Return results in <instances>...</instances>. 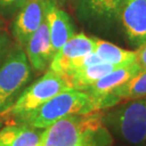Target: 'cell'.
Returning <instances> with one entry per match:
<instances>
[{"label": "cell", "instance_id": "cell-1", "mask_svg": "<svg viewBox=\"0 0 146 146\" xmlns=\"http://www.w3.org/2000/svg\"><path fill=\"white\" fill-rule=\"evenodd\" d=\"M96 111L100 110L88 92L70 89L59 93L38 108L17 117L11 124H26L38 129H46L64 117Z\"/></svg>", "mask_w": 146, "mask_h": 146}, {"label": "cell", "instance_id": "cell-2", "mask_svg": "<svg viewBox=\"0 0 146 146\" xmlns=\"http://www.w3.org/2000/svg\"><path fill=\"white\" fill-rule=\"evenodd\" d=\"M103 123L127 143H143L146 141V96L129 100L104 113Z\"/></svg>", "mask_w": 146, "mask_h": 146}, {"label": "cell", "instance_id": "cell-3", "mask_svg": "<svg viewBox=\"0 0 146 146\" xmlns=\"http://www.w3.org/2000/svg\"><path fill=\"white\" fill-rule=\"evenodd\" d=\"M73 89L65 75L48 70L42 77L26 87L10 108L0 114L5 121L14 119L38 108L54 96L66 90Z\"/></svg>", "mask_w": 146, "mask_h": 146}, {"label": "cell", "instance_id": "cell-4", "mask_svg": "<svg viewBox=\"0 0 146 146\" xmlns=\"http://www.w3.org/2000/svg\"><path fill=\"white\" fill-rule=\"evenodd\" d=\"M102 111L69 115L58 119L43 132L39 146H81L89 131L103 125Z\"/></svg>", "mask_w": 146, "mask_h": 146}, {"label": "cell", "instance_id": "cell-5", "mask_svg": "<svg viewBox=\"0 0 146 146\" xmlns=\"http://www.w3.org/2000/svg\"><path fill=\"white\" fill-rule=\"evenodd\" d=\"M31 75V66L22 46L11 48L0 66V114L13 106Z\"/></svg>", "mask_w": 146, "mask_h": 146}, {"label": "cell", "instance_id": "cell-6", "mask_svg": "<svg viewBox=\"0 0 146 146\" xmlns=\"http://www.w3.org/2000/svg\"><path fill=\"white\" fill-rule=\"evenodd\" d=\"M46 0H30L19 10L14 19L13 34L21 46H25L45 21Z\"/></svg>", "mask_w": 146, "mask_h": 146}, {"label": "cell", "instance_id": "cell-7", "mask_svg": "<svg viewBox=\"0 0 146 146\" xmlns=\"http://www.w3.org/2000/svg\"><path fill=\"white\" fill-rule=\"evenodd\" d=\"M122 26L127 37L137 46L146 43V0H121Z\"/></svg>", "mask_w": 146, "mask_h": 146}, {"label": "cell", "instance_id": "cell-8", "mask_svg": "<svg viewBox=\"0 0 146 146\" xmlns=\"http://www.w3.org/2000/svg\"><path fill=\"white\" fill-rule=\"evenodd\" d=\"M95 38H90L84 33L74 34L56 53L54 54L48 69L65 75L73 60L94 52Z\"/></svg>", "mask_w": 146, "mask_h": 146}, {"label": "cell", "instance_id": "cell-9", "mask_svg": "<svg viewBox=\"0 0 146 146\" xmlns=\"http://www.w3.org/2000/svg\"><path fill=\"white\" fill-rule=\"evenodd\" d=\"M45 22L49 31L54 53H56L74 35L72 21L68 14L58 8L52 0H46Z\"/></svg>", "mask_w": 146, "mask_h": 146}, {"label": "cell", "instance_id": "cell-10", "mask_svg": "<svg viewBox=\"0 0 146 146\" xmlns=\"http://www.w3.org/2000/svg\"><path fill=\"white\" fill-rule=\"evenodd\" d=\"M25 46V52L31 68L36 71L45 70L55 54L48 26L45 21L31 37Z\"/></svg>", "mask_w": 146, "mask_h": 146}, {"label": "cell", "instance_id": "cell-11", "mask_svg": "<svg viewBox=\"0 0 146 146\" xmlns=\"http://www.w3.org/2000/svg\"><path fill=\"white\" fill-rule=\"evenodd\" d=\"M141 70H142L141 66L137 62L131 64L129 66H121L100 79L84 91H87L92 96L97 104L99 110L101 111L102 102L104 99L107 95H109L114 89L121 86V84H123L134 76H136Z\"/></svg>", "mask_w": 146, "mask_h": 146}, {"label": "cell", "instance_id": "cell-12", "mask_svg": "<svg viewBox=\"0 0 146 146\" xmlns=\"http://www.w3.org/2000/svg\"><path fill=\"white\" fill-rule=\"evenodd\" d=\"M146 96V69H142L126 83L114 89L102 102V109L116 106L122 101H129Z\"/></svg>", "mask_w": 146, "mask_h": 146}, {"label": "cell", "instance_id": "cell-13", "mask_svg": "<svg viewBox=\"0 0 146 146\" xmlns=\"http://www.w3.org/2000/svg\"><path fill=\"white\" fill-rule=\"evenodd\" d=\"M43 132L26 124H9L0 130V146H37Z\"/></svg>", "mask_w": 146, "mask_h": 146}, {"label": "cell", "instance_id": "cell-14", "mask_svg": "<svg viewBox=\"0 0 146 146\" xmlns=\"http://www.w3.org/2000/svg\"><path fill=\"white\" fill-rule=\"evenodd\" d=\"M119 66L109 63H100L66 73L65 75L73 89L86 90L96 82L115 70Z\"/></svg>", "mask_w": 146, "mask_h": 146}, {"label": "cell", "instance_id": "cell-15", "mask_svg": "<svg viewBox=\"0 0 146 146\" xmlns=\"http://www.w3.org/2000/svg\"><path fill=\"white\" fill-rule=\"evenodd\" d=\"M84 15L100 21H114L119 18L121 0H79Z\"/></svg>", "mask_w": 146, "mask_h": 146}, {"label": "cell", "instance_id": "cell-16", "mask_svg": "<svg viewBox=\"0 0 146 146\" xmlns=\"http://www.w3.org/2000/svg\"><path fill=\"white\" fill-rule=\"evenodd\" d=\"M94 52L104 62L112 64L119 68L129 66L137 60V52L119 48L107 41L95 38Z\"/></svg>", "mask_w": 146, "mask_h": 146}, {"label": "cell", "instance_id": "cell-17", "mask_svg": "<svg viewBox=\"0 0 146 146\" xmlns=\"http://www.w3.org/2000/svg\"><path fill=\"white\" fill-rule=\"evenodd\" d=\"M113 137L108 128L104 125L89 131L84 137L81 146H112Z\"/></svg>", "mask_w": 146, "mask_h": 146}, {"label": "cell", "instance_id": "cell-18", "mask_svg": "<svg viewBox=\"0 0 146 146\" xmlns=\"http://www.w3.org/2000/svg\"><path fill=\"white\" fill-rule=\"evenodd\" d=\"M11 41L8 34L0 31V61L7 55L9 50L11 49Z\"/></svg>", "mask_w": 146, "mask_h": 146}, {"label": "cell", "instance_id": "cell-19", "mask_svg": "<svg viewBox=\"0 0 146 146\" xmlns=\"http://www.w3.org/2000/svg\"><path fill=\"white\" fill-rule=\"evenodd\" d=\"M30 0H0V7L11 10H20Z\"/></svg>", "mask_w": 146, "mask_h": 146}, {"label": "cell", "instance_id": "cell-20", "mask_svg": "<svg viewBox=\"0 0 146 146\" xmlns=\"http://www.w3.org/2000/svg\"><path fill=\"white\" fill-rule=\"evenodd\" d=\"M136 52H137L136 62L141 66V69H146V43L143 46H139V50Z\"/></svg>", "mask_w": 146, "mask_h": 146}, {"label": "cell", "instance_id": "cell-21", "mask_svg": "<svg viewBox=\"0 0 146 146\" xmlns=\"http://www.w3.org/2000/svg\"><path fill=\"white\" fill-rule=\"evenodd\" d=\"M2 26H3V24H2V21L0 20V31H1V29H2Z\"/></svg>", "mask_w": 146, "mask_h": 146}, {"label": "cell", "instance_id": "cell-22", "mask_svg": "<svg viewBox=\"0 0 146 146\" xmlns=\"http://www.w3.org/2000/svg\"><path fill=\"white\" fill-rule=\"evenodd\" d=\"M37 146H39V145H37Z\"/></svg>", "mask_w": 146, "mask_h": 146}]
</instances>
